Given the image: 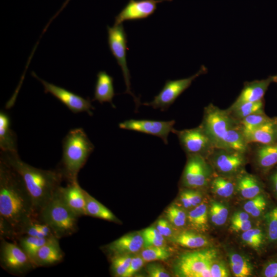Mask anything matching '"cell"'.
Listing matches in <instances>:
<instances>
[{
    "label": "cell",
    "instance_id": "cell-1",
    "mask_svg": "<svg viewBox=\"0 0 277 277\" xmlns=\"http://www.w3.org/2000/svg\"><path fill=\"white\" fill-rule=\"evenodd\" d=\"M0 218L8 223L18 238L38 220L31 196L20 175L0 159Z\"/></svg>",
    "mask_w": 277,
    "mask_h": 277
},
{
    "label": "cell",
    "instance_id": "cell-2",
    "mask_svg": "<svg viewBox=\"0 0 277 277\" xmlns=\"http://www.w3.org/2000/svg\"><path fill=\"white\" fill-rule=\"evenodd\" d=\"M0 159L22 177L38 216L61 186L64 179L61 172L57 169L44 170L32 166L22 161L17 152L1 151Z\"/></svg>",
    "mask_w": 277,
    "mask_h": 277
},
{
    "label": "cell",
    "instance_id": "cell-3",
    "mask_svg": "<svg viewBox=\"0 0 277 277\" xmlns=\"http://www.w3.org/2000/svg\"><path fill=\"white\" fill-rule=\"evenodd\" d=\"M210 137L215 148L249 153L250 146L245 139L240 121L227 110L211 103L205 107L200 124Z\"/></svg>",
    "mask_w": 277,
    "mask_h": 277
},
{
    "label": "cell",
    "instance_id": "cell-4",
    "mask_svg": "<svg viewBox=\"0 0 277 277\" xmlns=\"http://www.w3.org/2000/svg\"><path fill=\"white\" fill-rule=\"evenodd\" d=\"M94 148L85 131L81 128L70 130L63 140V154L57 169L68 183L77 181L81 169Z\"/></svg>",
    "mask_w": 277,
    "mask_h": 277
},
{
    "label": "cell",
    "instance_id": "cell-5",
    "mask_svg": "<svg viewBox=\"0 0 277 277\" xmlns=\"http://www.w3.org/2000/svg\"><path fill=\"white\" fill-rule=\"evenodd\" d=\"M78 217L65 204L57 189L39 212L38 220L47 224L54 236L60 239L77 231Z\"/></svg>",
    "mask_w": 277,
    "mask_h": 277
},
{
    "label": "cell",
    "instance_id": "cell-6",
    "mask_svg": "<svg viewBox=\"0 0 277 277\" xmlns=\"http://www.w3.org/2000/svg\"><path fill=\"white\" fill-rule=\"evenodd\" d=\"M219 258V250L212 247L184 252L175 260L174 272L179 277H211V267Z\"/></svg>",
    "mask_w": 277,
    "mask_h": 277
},
{
    "label": "cell",
    "instance_id": "cell-7",
    "mask_svg": "<svg viewBox=\"0 0 277 277\" xmlns=\"http://www.w3.org/2000/svg\"><path fill=\"white\" fill-rule=\"evenodd\" d=\"M216 175L235 179L248 162V154L234 150L214 148L207 158Z\"/></svg>",
    "mask_w": 277,
    "mask_h": 277
},
{
    "label": "cell",
    "instance_id": "cell-8",
    "mask_svg": "<svg viewBox=\"0 0 277 277\" xmlns=\"http://www.w3.org/2000/svg\"><path fill=\"white\" fill-rule=\"evenodd\" d=\"M0 264L10 274L23 276L35 268L30 256L14 243L1 239Z\"/></svg>",
    "mask_w": 277,
    "mask_h": 277
},
{
    "label": "cell",
    "instance_id": "cell-9",
    "mask_svg": "<svg viewBox=\"0 0 277 277\" xmlns=\"http://www.w3.org/2000/svg\"><path fill=\"white\" fill-rule=\"evenodd\" d=\"M108 43L112 55L120 66L126 86V93L132 96L136 107L140 105V101L131 90L130 74L127 66L126 54L127 38L123 24L107 27Z\"/></svg>",
    "mask_w": 277,
    "mask_h": 277
},
{
    "label": "cell",
    "instance_id": "cell-10",
    "mask_svg": "<svg viewBox=\"0 0 277 277\" xmlns=\"http://www.w3.org/2000/svg\"><path fill=\"white\" fill-rule=\"evenodd\" d=\"M214 174L206 159L197 155H188L181 183L186 188H203L209 186Z\"/></svg>",
    "mask_w": 277,
    "mask_h": 277
},
{
    "label": "cell",
    "instance_id": "cell-11",
    "mask_svg": "<svg viewBox=\"0 0 277 277\" xmlns=\"http://www.w3.org/2000/svg\"><path fill=\"white\" fill-rule=\"evenodd\" d=\"M177 136L180 144L186 155H197L207 159L214 146L207 132L200 125L196 127L172 132Z\"/></svg>",
    "mask_w": 277,
    "mask_h": 277
},
{
    "label": "cell",
    "instance_id": "cell-12",
    "mask_svg": "<svg viewBox=\"0 0 277 277\" xmlns=\"http://www.w3.org/2000/svg\"><path fill=\"white\" fill-rule=\"evenodd\" d=\"M207 72V68L203 65L196 73L189 77L166 81L161 91L154 96L153 100L143 104L161 111L167 110L196 77Z\"/></svg>",
    "mask_w": 277,
    "mask_h": 277
},
{
    "label": "cell",
    "instance_id": "cell-13",
    "mask_svg": "<svg viewBox=\"0 0 277 277\" xmlns=\"http://www.w3.org/2000/svg\"><path fill=\"white\" fill-rule=\"evenodd\" d=\"M32 75L42 84L45 93L51 94L73 113L86 112L89 115H93L92 110L95 108L92 105L89 97L85 98L64 88L46 82L39 77L34 72H32Z\"/></svg>",
    "mask_w": 277,
    "mask_h": 277
},
{
    "label": "cell",
    "instance_id": "cell-14",
    "mask_svg": "<svg viewBox=\"0 0 277 277\" xmlns=\"http://www.w3.org/2000/svg\"><path fill=\"white\" fill-rule=\"evenodd\" d=\"M174 120L168 121L149 120H127L119 124L123 129L134 131L152 135L160 137L165 144H168V137L174 129Z\"/></svg>",
    "mask_w": 277,
    "mask_h": 277
},
{
    "label": "cell",
    "instance_id": "cell-15",
    "mask_svg": "<svg viewBox=\"0 0 277 277\" xmlns=\"http://www.w3.org/2000/svg\"><path fill=\"white\" fill-rule=\"evenodd\" d=\"M248 157L256 169L267 175L277 166V142L270 144H250Z\"/></svg>",
    "mask_w": 277,
    "mask_h": 277
},
{
    "label": "cell",
    "instance_id": "cell-16",
    "mask_svg": "<svg viewBox=\"0 0 277 277\" xmlns=\"http://www.w3.org/2000/svg\"><path fill=\"white\" fill-rule=\"evenodd\" d=\"M172 0H129L127 4L115 16L114 25L126 21L144 19L152 14L159 3Z\"/></svg>",
    "mask_w": 277,
    "mask_h": 277
},
{
    "label": "cell",
    "instance_id": "cell-17",
    "mask_svg": "<svg viewBox=\"0 0 277 277\" xmlns=\"http://www.w3.org/2000/svg\"><path fill=\"white\" fill-rule=\"evenodd\" d=\"M58 240L55 236L52 237L37 251L32 258L35 268L54 265L63 261L64 253Z\"/></svg>",
    "mask_w": 277,
    "mask_h": 277
},
{
    "label": "cell",
    "instance_id": "cell-18",
    "mask_svg": "<svg viewBox=\"0 0 277 277\" xmlns=\"http://www.w3.org/2000/svg\"><path fill=\"white\" fill-rule=\"evenodd\" d=\"M58 191L65 204L78 217L86 215L85 190L77 181L69 183L65 187L61 186Z\"/></svg>",
    "mask_w": 277,
    "mask_h": 277
},
{
    "label": "cell",
    "instance_id": "cell-19",
    "mask_svg": "<svg viewBox=\"0 0 277 277\" xmlns=\"http://www.w3.org/2000/svg\"><path fill=\"white\" fill-rule=\"evenodd\" d=\"M144 247L141 233L125 235L107 245L105 248L111 256L118 254H134Z\"/></svg>",
    "mask_w": 277,
    "mask_h": 277
},
{
    "label": "cell",
    "instance_id": "cell-20",
    "mask_svg": "<svg viewBox=\"0 0 277 277\" xmlns=\"http://www.w3.org/2000/svg\"><path fill=\"white\" fill-rule=\"evenodd\" d=\"M272 83L271 76L261 80L245 82L244 87L234 102L230 106L234 107L247 102H255L264 99L269 86Z\"/></svg>",
    "mask_w": 277,
    "mask_h": 277
},
{
    "label": "cell",
    "instance_id": "cell-21",
    "mask_svg": "<svg viewBox=\"0 0 277 277\" xmlns=\"http://www.w3.org/2000/svg\"><path fill=\"white\" fill-rule=\"evenodd\" d=\"M236 191L244 199L249 200L263 193L264 185L257 176L244 170L234 179Z\"/></svg>",
    "mask_w": 277,
    "mask_h": 277
},
{
    "label": "cell",
    "instance_id": "cell-22",
    "mask_svg": "<svg viewBox=\"0 0 277 277\" xmlns=\"http://www.w3.org/2000/svg\"><path fill=\"white\" fill-rule=\"evenodd\" d=\"M115 95L113 78L105 71H100L97 74L92 101H97L101 104L109 103L115 108L112 102Z\"/></svg>",
    "mask_w": 277,
    "mask_h": 277
},
{
    "label": "cell",
    "instance_id": "cell-23",
    "mask_svg": "<svg viewBox=\"0 0 277 277\" xmlns=\"http://www.w3.org/2000/svg\"><path fill=\"white\" fill-rule=\"evenodd\" d=\"M248 144H270L277 142V130L274 117L245 135Z\"/></svg>",
    "mask_w": 277,
    "mask_h": 277
},
{
    "label": "cell",
    "instance_id": "cell-24",
    "mask_svg": "<svg viewBox=\"0 0 277 277\" xmlns=\"http://www.w3.org/2000/svg\"><path fill=\"white\" fill-rule=\"evenodd\" d=\"M17 138L11 128L10 118L3 111L0 112V148L1 151L17 152Z\"/></svg>",
    "mask_w": 277,
    "mask_h": 277
},
{
    "label": "cell",
    "instance_id": "cell-25",
    "mask_svg": "<svg viewBox=\"0 0 277 277\" xmlns=\"http://www.w3.org/2000/svg\"><path fill=\"white\" fill-rule=\"evenodd\" d=\"M231 270L235 277H249L253 275L254 266L246 255L230 251L227 253Z\"/></svg>",
    "mask_w": 277,
    "mask_h": 277
},
{
    "label": "cell",
    "instance_id": "cell-26",
    "mask_svg": "<svg viewBox=\"0 0 277 277\" xmlns=\"http://www.w3.org/2000/svg\"><path fill=\"white\" fill-rule=\"evenodd\" d=\"M170 240L180 246L192 249L207 247L210 244L206 236L192 231H183L173 234Z\"/></svg>",
    "mask_w": 277,
    "mask_h": 277
},
{
    "label": "cell",
    "instance_id": "cell-27",
    "mask_svg": "<svg viewBox=\"0 0 277 277\" xmlns=\"http://www.w3.org/2000/svg\"><path fill=\"white\" fill-rule=\"evenodd\" d=\"M208 206L204 202L192 208L187 214L189 226L197 232H204L208 230Z\"/></svg>",
    "mask_w": 277,
    "mask_h": 277
},
{
    "label": "cell",
    "instance_id": "cell-28",
    "mask_svg": "<svg viewBox=\"0 0 277 277\" xmlns=\"http://www.w3.org/2000/svg\"><path fill=\"white\" fill-rule=\"evenodd\" d=\"M85 214L111 222H117L114 214L85 190Z\"/></svg>",
    "mask_w": 277,
    "mask_h": 277
},
{
    "label": "cell",
    "instance_id": "cell-29",
    "mask_svg": "<svg viewBox=\"0 0 277 277\" xmlns=\"http://www.w3.org/2000/svg\"><path fill=\"white\" fill-rule=\"evenodd\" d=\"M241 239L243 243L260 253L264 250L267 242L265 229L261 227L251 228L243 232Z\"/></svg>",
    "mask_w": 277,
    "mask_h": 277
},
{
    "label": "cell",
    "instance_id": "cell-30",
    "mask_svg": "<svg viewBox=\"0 0 277 277\" xmlns=\"http://www.w3.org/2000/svg\"><path fill=\"white\" fill-rule=\"evenodd\" d=\"M213 193L224 198L231 196L236 191L234 179H231L216 174L212 178L209 185Z\"/></svg>",
    "mask_w": 277,
    "mask_h": 277
},
{
    "label": "cell",
    "instance_id": "cell-31",
    "mask_svg": "<svg viewBox=\"0 0 277 277\" xmlns=\"http://www.w3.org/2000/svg\"><path fill=\"white\" fill-rule=\"evenodd\" d=\"M264 100L255 102H247L238 106H230L226 110L230 115L240 121L245 117L255 113L264 112Z\"/></svg>",
    "mask_w": 277,
    "mask_h": 277
},
{
    "label": "cell",
    "instance_id": "cell-32",
    "mask_svg": "<svg viewBox=\"0 0 277 277\" xmlns=\"http://www.w3.org/2000/svg\"><path fill=\"white\" fill-rule=\"evenodd\" d=\"M268 243L277 244V206L268 209L263 215Z\"/></svg>",
    "mask_w": 277,
    "mask_h": 277
},
{
    "label": "cell",
    "instance_id": "cell-33",
    "mask_svg": "<svg viewBox=\"0 0 277 277\" xmlns=\"http://www.w3.org/2000/svg\"><path fill=\"white\" fill-rule=\"evenodd\" d=\"M268 205L267 197L263 193L248 200L243 205L244 211L250 216L259 218L266 212Z\"/></svg>",
    "mask_w": 277,
    "mask_h": 277
},
{
    "label": "cell",
    "instance_id": "cell-34",
    "mask_svg": "<svg viewBox=\"0 0 277 277\" xmlns=\"http://www.w3.org/2000/svg\"><path fill=\"white\" fill-rule=\"evenodd\" d=\"M52 237L53 236L41 238L28 235H22L17 239V240L18 245L32 260L37 251Z\"/></svg>",
    "mask_w": 277,
    "mask_h": 277
},
{
    "label": "cell",
    "instance_id": "cell-35",
    "mask_svg": "<svg viewBox=\"0 0 277 277\" xmlns=\"http://www.w3.org/2000/svg\"><path fill=\"white\" fill-rule=\"evenodd\" d=\"M229 214V209L226 205L216 201L210 202L209 215L210 221L215 226H221L225 224Z\"/></svg>",
    "mask_w": 277,
    "mask_h": 277
},
{
    "label": "cell",
    "instance_id": "cell-36",
    "mask_svg": "<svg viewBox=\"0 0 277 277\" xmlns=\"http://www.w3.org/2000/svg\"><path fill=\"white\" fill-rule=\"evenodd\" d=\"M265 112L255 113L240 121L244 135L271 120Z\"/></svg>",
    "mask_w": 277,
    "mask_h": 277
},
{
    "label": "cell",
    "instance_id": "cell-37",
    "mask_svg": "<svg viewBox=\"0 0 277 277\" xmlns=\"http://www.w3.org/2000/svg\"><path fill=\"white\" fill-rule=\"evenodd\" d=\"M141 255L145 262L165 261L169 258L171 253L164 246H149L145 247Z\"/></svg>",
    "mask_w": 277,
    "mask_h": 277
},
{
    "label": "cell",
    "instance_id": "cell-38",
    "mask_svg": "<svg viewBox=\"0 0 277 277\" xmlns=\"http://www.w3.org/2000/svg\"><path fill=\"white\" fill-rule=\"evenodd\" d=\"M23 235H28L41 238L54 236L51 228L47 224L38 220L30 223L24 230Z\"/></svg>",
    "mask_w": 277,
    "mask_h": 277
},
{
    "label": "cell",
    "instance_id": "cell-39",
    "mask_svg": "<svg viewBox=\"0 0 277 277\" xmlns=\"http://www.w3.org/2000/svg\"><path fill=\"white\" fill-rule=\"evenodd\" d=\"M133 254H118L111 256V268L115 276L123 277L128 269Z\"/></svg>",
    "mask_w": 277,
    "mask_h": 277
},
{
    "label": "cell",
    "instance_id": "cell-40",
    "mask_svg": "<svg viewBox=\"0 0 277 277\" xmlns=\"http://www.w3.org/2000/svg\"><path fill=\"white\" fill-rule=\"evenodd\" d=\"M180 200L184 208H193L202 202L203 194L198 190L187 188L181 192Z\"/></svg>",
    "mask_w": 277,
    "mask_h": 277
},
{
    "label": "cell",
    "instance_id": "cell-41",
    "mask_svg": "<svg viewBox=\"0 0 277 277\" xmlns=\"http://www.w3.org/2000/svg\"><path fill=\"white\" fill-rule=\"evenodd\" d=\"M166 215L167 220L172 225L179 228L184 226L187 220L186 211L175 204L171 205L167 208Z\"/></svg>",
    "mask_w": 277,
    "mask_h": 277
},
{
    "label": "cell",
    "instance_id": "cell-42",
    "mask_svg": "<svg viewBox=\"0 0 277 277\" xmlns=\"http://www.w3.org/2000/svg\"><path fill=\"white\" fill-rule=\"evenodd\" d=\"M211 277H229L230 272L226 262L221 257L216 259L212 264L211 269Z\"/></svg>",
    "mask_w": 277,
    "mask_h": 277
},
{
    "label": "cell",
    "instance_id": "cell-43",
    "mask_svg": "<svg viewBox=\"0 0 277 277\" xmlns=\"http://www.w3.org/2000/svg\"><path fill=\"white\" fill-rule=\"evenodd\" d=\"M263 277H277V256L269 259L265 262L261 271Z\"/></svg>",
    "mask_w": 277,
    "mask_h": 277
},
{
    "label": "cell",
    "instance_id": "cell-44",
    "mask_svg": "<svg viewBox=\"0 0 277 277\" xmlns=\"http://www.w3.org/2000/svg\"><path fill=\"white\" fill-rule=\"evenodd\" d=\"M146 271L150 277H170V274L161 265L151 263L147 265Z\"/></svg>",
    "mask_w": 277,
    "mask_h": 277
},
{
    "label": "cell",
    "instance_id": "cell-45",
    "mask_svg": "<svg viewBox=\"0 0 277 277\" xmlns=\"http://www.w3.org/2000/svg\"><path fill=\"white\" fill-rule=\"evenodd\" d=\"M145 262L141 255H133L130 265L123 277H131L143 266Z\"/></svg>",
    "mask_w": 277,
    "mask_h": 277
},
{
    "label": "cell",
    "instance_id": "cell-46",
    "mask_svg": "<svg viewBox=\"0 0 277 277\" xmlns=\"http://www.w3.org/2000/svg\"><path fill=\"white\" fill-rule=\"evenodd\" d=\"M156 228L164 238H170L173 235L172 224L168 220L163 219L159 220Z\"/></svg>",
    "mask_w": 277,
    "mask_h": 277
},
{
    "label": "cell",
    "instance_id": "cell-47",
    "mask_svg": "<svg viewBox=\"0 0 277 277\" xmlns=\"http://www.w3.org/2000/svg\"><path fill=\"white\" fill-rule=\"evenodd\" d=\"M251 228L252 224L250 220L231 222L230 228L233 231L243 232Z\"/></svg>",
    "mask_w": 277,
    "mask_h": 277
},
{
    "label": "cell",
    "instance_id": "cell-48",
    "mask_svg": "<svg viewBox=\"0 0 277 277\" xmlns=\"http://www.w3.org/2000/svg\"><path fill=\"white\" fill-rule=\"evenodd\" d=\"M267 174L268 175V180L270 187L274 196L277 199V166Z\"/></svg>",
    "mask_w": 277,
    "mask_h": 277
},
{
    "label": "cell",
    "instance_id": "cell-49",
    "mask_svg": "<svg viewBox=\"0 0 277 277\" xmlns=\"http://www.w3.org/2000/svg\"><path fill=\"white\" fill-rule=\"evenodd\" d=\"M142 235L144 239V248L149 246H164L165 245V241L160 240L150 235L143 234Z\"/></svg>",
    "mask_w": 277,
    "mask_h": 277
},
{
    "label": "cell",
    "instance_id": "cell-50",
    "mask_svg": "<svg viewBox=\"0 0 277 277\" xmlns=\"http://www.w3.org/2000/svg\"><path fill=\"white\" fill-rule=\"evenodd\" d=\"M142 234H146L154 237L160 240L165 241L164 237L160 233L156 228L150 227L142 231Z\"/></svg>",
    "mask_w": 277,
    "mask_h": 277
},
{
    "label": "cell",
    "instance_id": "cell-51",
    "mask_svg": "<svg viewBox=\"0 0 277 277\" xmlns=\"http://www.w3.org/2000/svg\"><path fill=\"white\" fill-rule=\"evenodd\" d=\"M250 214L245 211L235 212L231 216V222L250 220Z\"/></svg>",
    "mask_w": 277,
    "mask_h": 277
},
{
    "label": "cell",
    "instance_id": "cell-52",
    "mask_svg": "<svg viewBox=\"0 0 277 277\" xmlns=\"http://www.w3.org/2000/svg\"><path fill=\"white\" fill-rule=\"evenodd\" d=\"M70 0H66L65 2L64 3L61 8L59 9V10L55 13V14L50 19L49 23L47 24L45 28L43 30V33H44L47 28L48 27L49 25H50V23L60 14V13L65 8V7L66 6V5L68 4Z\"/></svg>",
    "mask_w": 277,
    "mask_h": 277
},
{
    "label": "cell",
    "instance_id": "cell-53",
    "mask_svg": "<svg viewBox=\"0 0 277 277\" xmlns=\"http://www.w3.org/2000/svg\"><path fill=\"white\" fill-rule=\"evenodd\" d=\"M271 76L272 82L277 83V74L273 76Z\"/></svg>",
    "mask_w": 277,
    "mask_h": 277
},
{
    "label": "cell",
    "instance_id": "cell-54",
    "mask_svg": "<svg viewBox=\"0 0 277 277\" xmlns=\"http://www.w3.org/2000/svg\"><path fill=\"white\" fill-rule=\"evenodd\" d=\"M274 122H275V126H276V128L277 130V116L274 117Z\"/></svg>",
    "mask_w": 277,
    "mask_h": 277
}]
</instances>
